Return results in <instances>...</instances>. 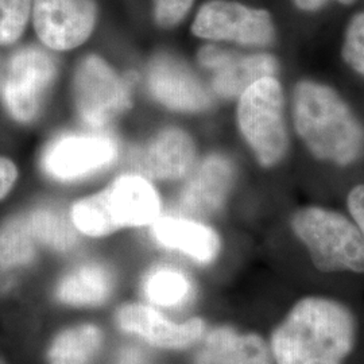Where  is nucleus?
<instances>
[{
  "label": "nucleus",
  "mask_w": 364,
  "mask_h": 364,
  "mask_svg": "<svg viewBox=\"0 0 364 364\" xmlns=\"http://www.w3.org/2000/svg\"><path fill=\"white\" fill-rule=\"evenodd\" d=\"M356 323L351 311L323 297L301 299L274 331L277 364H343L351 353Z\"/></svg>",
  "instance_id": "1"
},
{
  "label": "nucleus",
  "mask_w": 364,
  "mask_h": 364,
  "mask_svg": "<svg viewBox=\"0 0 364 364\" xmlns=\"http://www.w3.org/2000/svg\"><path fill=\"white\" fill-rule=\"evenodd\" d=\"M294 122L313 156L350 165L364 153V129L351 108L332 88L301 81L294 91Z\"/></svg>",
  "instance_id": "2"
},
{
  "label": "nucleus",
  "mask_w": 364,
  "mask_h": 364,
  "mask_svg": "<svg viewBox=\"0 0 364 364\" xmlns=\"http://www.w3.org/2000/svg\"><path fill=\"white\" fill-rule=\"evenodd\" d=\"M159 210L161 200L154 186L142 176L126 174L103 192L76 203L70 219L81 234L100 237L122 228L153 224Z\"/></svg>",
  "instance_id": "3"
},
{
  "label": "nucleus",
  "mask_w": 364,
  "mask_h": 364,
  "mask_svg": "<svg viewBox=\"0 0 364 364\" xmlns=\"http://www.w3.org/2000/svg\"><path fill=\"white\" fill-rule=\"evenodd\" d=\"M291 227L320 272L364 273L363 234L343 215L308 207L294 213Z\"/></svg>",
  "instance_id": "4"
},
{
  "label": "nucleus",
  "mask_w": 364,
  "mask_h": 364,
  "mask_svg": "<svg viewBox=\"0 0 364 364\" xmlns=\"http://www.w3.org/2000/svg\"><path fill=\"white\" fill-rule=\"evenodd\" d=\"M237 124L263 166H274L285 156L284 93L277 78H260L239 97Z\"/></svg>",
  "instance_id": "5"
},
{
  "label": "nucleus",
  "mask_w": 364,
  "mask_h": 364,
  "mask_svg": "<svg viewBox=\"0 0 364 364\" xmlns=\"http://www.w3.org/2000/svg\"><path fill=\"white\" fill-rule=\"evenodd\" d=\"M55 76L57 63L49 53L36 46L14 53L3 85L9 114L19 123L36 120Z\"/></svg>",
  "instance_id": "6"
},
{
  "label": "nucleus",
  "mask_w": 364,
  "mask_h": 364,
  "mask_svg": "<svg viewBox=\"0 0 364 364\" xmlns=\"http://www.w3.org/2000/svg\"><path fill=\"white\" fill-rule=\"evenodd\" d=\"M75 103L80 117L91 127H105L130 108L127 84L99 55L85 57L73 80Z\"/></svg>",
  "instance_id": "7"
},
{
  "label": "nucleus",
  "mask_w": 364,
  "mask_h": 364,
  "mask_svg": "<svg viewBox=\"0 0 364 364\" xmlns=\"http://www.w3.org/2000/svg\"><path fill=\"white\" fill-rule=\"evenodd\" d=\"M193 34L200 38L228 41L245 46L266 48L275 38L272 15L230 0H210L196 16Z\"/></svg>",
  "instance_id": "8"
},
{
  "label": "nucleus",
  "mask_w": 364,
  "mask_h": 364,
  "mask_svg": "<svg viewBox=\"0 0 364 364\" xmlns=\"http://www.w3.org/2000/svg\"><path fill=\"white\" fill-rule=\"evenodd\" d=\"M97 22L95 0H33V23L52 50H72L91 37Z\"/></svg>",
  "instance_id": "9"
},
{
  "label": "nucleus",
  "mask_w": 364,
  "mask_h": 364,
  "mask_svg": "<svg viewBox=\"0 0 364 364\" xmlns=\"http://www.w3.org/2000/svg\"><path fill=\"white\" fill-rule=\"evenodd\" d=\"M117 154V144L107 135H64L45 149L42 169L54 180L73 181L108 166Z\"/></svg>",
  "instance_id": "10"
},
{
  "label": "nucleus",
  "mask_w": 364,
  "mask_h": 364,
  "mask_svg": "<svg viewBox=\"0 0 364 364\" xmlns=\"http://www.w3.org/2000/svg\"><path fill=\"white\" fill-rule=\"evenodd\" d=\"M147 87L156 102L180 112H201L213 103L208 88L188 64L166 53L151 60Z\"/></svg>",
  "instance_id": "11"
},
{
  "label": "nucleus",
  "mask_w": 364,
  "mask_h": 364,
  "mask_svg": "<svg viewBox=\"0 0 364 364\" xmlns=\"http://www.w3.org/2000/svg\"><path fill=\"white\" fill-rule=\"evenodd\" d=\"M197 58L212 75V91L223 99L240 97L260 78L274 77L278 69L277 60L270 54H240L213 45L204 46Z\"/></svg>",
  "instance_id": "12"
},
{
  "label": "nucleus",
  "mask_w": 364,
  "mask_h": 364,
  "mask_svg": "<svg viewBox=\"0 0 364 364\" xmlns=\"http://www.w3.org/2000/svg\"><path fill=\"white\" fill-rule=\"evenodd\" d=\"M141 173L156 180H180L196 168L197 149L185 131L168 127L142 146L134 156Z\"/></svg>",
  "instance_id": "13"
},
{
  "label": "nucleus",
  "mask_w": 364,
  "mask_h": 364,
  "mask_svg": "<svg viewBox=\"0 0 364 364\" xmlns=\"http://www.w3.org/2000/svg\"><path fill=\"white\" fill-rule=\"evenodd\" d=\"M117 320L120 329L138 335L159 348H186L197 343L204 333L201 318H191L177 324L156 309L141 304L122 306L117 311Z\"/></svg>",
  "instance_id": "14"
},
{
  "label": "nucleus",
  "mask_w": 364,
  "mask_h": 364,
  "mask_svg": "<svg viewBox=\"0 0 364 364\" xmlns=\"http://www.w3.org/2000/svg\"><path fill=\"white\" fill-rule=\"evenodd\" d=\"M234 182V166L220 154L205 158L189 174L180 195L182 210L198 218L216 213L225 203Z\"/></svg>",
  "instance_id": "15"
},
{
  "label": "nucleus",
  "mask_w": 364,
  "mask_h": 364,
  "mask_svg": "<svg viewBox=\"0 0 364 364\" xmlns=\"http://www.w3.org/2000/svg\"><path fill=\"white\" fill-rule=\"evenodd\" d=\"M273 352L255 333H237L230 326L209 332L195 364H274Z\"/></svg>",
  "instance_id": "16"
},
{
  "label": "nucleus",
  "mask_w": 364,
  "mask_h": 364,
  "mask_svg": "<svg viewBox=\"0 0 364 364\" xmlns=\"http://www.w3.org/2000/svg\"><path fill=\"white\" fill-rule=\"evenodd\" d=\"M156 242L170 250H177L198 263H210L220 250L218 234L203 223L164 216L151 224Z\"/></svg>",
  "instance_id": "17"
},
{
  "label": "nucleus",
  "mask_w": 364,
  "mask_h": 364,
  "mask_svg": "<svg viewBox=\"0 0 364 364\" xmlns=\"http://www.w3.org/2000/svg\"><path fill=\"white\" fill-rule=\"evenodd\" d=\"M114 278L99 263H87L66 274L60 281L55 297L66 305L97 306L111 296Z\"/></svg>",
  "instance_id": "18"
},
{
  "label": "nucleus",
  "mask_w": 364,
  "mask_h": 364,
  "mask_svg": "<svg viewBox=\"0 0 364 364\" xmlns=\"http://www.w3.org/2000/svg\"><path fill=\"white\" fill-rule=\"evenodd\" d=\"M103 333L93 324L73 326L53 340L49 364H91L102 347Z\"/></svg>",
  "instance_id": "19"
},
{
  "label": "nucleus",
  "mask_w": 364,
  "mask_h": 364,
  "mask_svg": "<svg viewBox=\"0 0 364 364\" xmlns=\"http://www.w3.org/2000/svg\"><path fill=\"white\" fill-rule=\"evenodd\" d=\"M36 236L27 218L7 221L0 230V270L27 266L36 255Z\"/></svg>",
  "instance_id": "20"
},
{
  "label": "nucleus",
  "mask_w": 364,
  "mask_h": 364,
  "mask_svg": "<svg viewBox=\"0 0 364 364\" xmlns=\"http://www.w3.org/2000/svg\"><path fill=\"white\" fill-rule=\"evenodd\" d=\"M144 293L156 305L177 306L191 297L192 282L180 270L162 266L146 275Z\"/></svg>",
  "instance_id": "21"
},
{
  "label": "nucleus",
  "mask_w": 364,
  "mask_h": 364,
  "mask_svg": "<svg viewBox=\"0 0 364 364\" xmlns=\"http://www.w3.org/2000/svg\"><path fill=\"white\" fill-rule=\"evenodd\" d=\"M27 219L37 242L57 251H66L75 246L76 227L61 212L50 208L37 209Z\"/></svg>",
  "instance_id": "22"
},
{
  "label": "nucleus",
  "mask_w": 364,
  "mask_h": 364,
  "mask_svg": "<svg viewBox=\"0 0 364 364\" xmlns=\"http://www.w3.org/2000/svg\"><path fill=\"white\" fill-rule=\"evenodd\" d=\"M33 14V0H0V45L22 37Z\"/></svg>",
  "instance_id": "23"
},
{
  "label": "nucleus",
  "mask_w": 364,
  "mask_h": 364,
  "mask_svg": "<svg viewBox=\"0 0 364 364\" xmlns=\"http://www.w3.org/2000/svg\"><path fill=\"white\" fill-rule=\"evenodd\" d=\"M343 58L353 70L364 76V13L356 14L346 31Z\"/></svg>",
  "instance_id": "24"
},
{
  "label": "nucleus",
  "mask_w": 364,
  "mask_h": 364,
  "mask_svg": "<svg viewBox=\"0 0 364 364\" xmlns=\"http://www.w3.org/2000/svg\"><path fill=\"white\" fill-rule=\"evenodd\" d=\"M195 0H154L156 25L165 28L177 26L191 11Z\"/></svg>",
  "instance_id": "25"
},
{
  "label": "nucleus",
  "mask_w": 364,
  "mask_h": 364,
  "mask_svg": "<svg viewBox=\"0 0 364 364\" xmlns=\"http://www.w3.org/2000/svg\"><path fill=\"white\" fill-rule=\"evenodd\" d=\"M348 208L352 218L364 236V185L353 188L348 195Z\"/></svg>",
  "instance_id": "26"
},
{
  "label": "nucleus",
  "mask_w": 364,
  "mask_h": 364,
  "mask_svg": "<svg viewBox=\"0 0 364 364\" xmlns=\"http://www.w3.org/2000/svg\"><path fill=\"white\" fill-rule=\"evenodd\" d=\"M18 178V169L13 161L0 156V200L9 195Z\"/></svg>",
  "instance_id": "27"
},
{
  "label": "nucleus",
  "mask_w": 364,
  "mask_h": 364,
  "mask_svg": "<svg viewBox=\"0 0 364 364\" xmlns=\"http://www.w3.org/2000/svg\"><path fill=\"white\" fill-rule=\"evenodd\" d=\"M117 364H144V356L138 348L127 347L120 353Z\"/></svg>",
  "instance_id": "28"
},
{
  "label": "nucleus",
  "mask_w": 364,
  "mask_h": 364,
  "mask_svg": "<svg viewBox=\"0 0 364 364\" xmlns=\"http://www.w3.org/2000/svg\"><path fill=\"white\" fill-rule=\"evenodd\" d=\"M297 7L304 11H316L324 7L328 0H294Z\"/></svg>",
  "instance_id": "29"
},
{
  "label": "nucleus",
  "mask_w": 364,
  "mask_h": 364,
  "mask_svg": "<svg viewBox=\"0 0 364 364\" xmlns=\"http://www.w3.org/2000/svg\"><path fill=\"white\" fill-rule=\"evenodd\" d=\"M340 1L341 4H351L352 1H355V0H338Z\"/></svg>",
  "instance_id": "30"
},
{
  "label": "nucleus",
  "mask_w": 364,
  "mask_h": 364,
  "mask_svg": "<svg viewBox=\"0 0 364 364\" xmlns=\"http://www.w3.org/2000/svg\"><path fill=\"white\" fill-rule=\"evenodd\" d=\"M0 364H4V363H3V362H1V360H0Z\"/></svg>",
  "instance_id": "31"
}]
</instances>
